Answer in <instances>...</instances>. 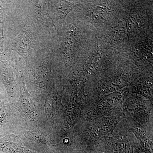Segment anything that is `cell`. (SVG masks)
<instances>
[{
	"label": "cell",
	"mask_w": 153,
	"mask_h": 153,
	"mask_svg": "<svg viewBox=\"0 0 153 153\" xmlns=\"http://www.w3.org/2000/svg\"><path fill=\"white\" fill-rule=\"evenodd\" d=\"M21 103L25 109L27 111L30 113H35V108L33 101L31 100L30 94L26 88V84L24 78H21Z\"/></svg>",
	"instance_id": "obj_2"
},
{
	"label": "cell",
	"mask_w": 153,
	"mask_h": 153,
	"mask_svg": "<svg viewBox=\"0 0 153 153\" xmlns=\"http://www.w3.org/2000/svg\"><path fill=\"white\" fill-rule=\"evenodd\" d=\"M4 44V35H3V24L0 22V49H3Z\"/></svg>",
	"instance_id": "obj_5"
},
{
	"label": "cell",
	"mask_w": 153,
	"mask_h": 153,
	"mask_svg": "<svg viewBox=\"0 0 153 153\" xmlns=\"http://www.w3.org/2000/svg\"><path fill=\"white\" fill-rule=\"evenodd\" d=\"M55 15L58 18L63 19L66 15L71 10L72 7L70 3L63 1H57L55 4Z\"/></svg>",
	"instance_id": "obj_4"
},
{
	"label": "cell",
	"mask_w": 153,
	"mask_h": 153,
	"mask_svg": "<svg viewBox=\"0 0 153 153\" xmlns=\"http://www.w3.org/2000/svg\"><path fill=\"white\" fill-rule=\"evenodd\" d=\"M31 46L30 36L27 32L23 31L14 38L11 44V49L25 59L30 55Z\"/></svg>",
	"instance_id": "obj_1"
},
{
	"label": "cell",
	"mask_w": 153,
	"mask_h": 153,
	"mask_svg": "<svg viewBox=\"0 0 153 153\" xmlns=\"http://www.w3.org/2000/svg\"><path fill=\"white\" fill-rule=\"evenodd\" d=\"M137 153H142L139 152H137Z\"/></svg>",
	"instance_id": "obj_6"
},
{
	"label": "cell",
	"mask_w": 153,
	"mask_h": 153,
	"mask_svg": "<svg viewBox=\"0 0 153 153\" xmlns=\"http://www.w3.org/2000/svg\"><path fill=\"white\" fill-rule=\"evenodd\" d=\"M1 70L5 83L11 92L13 87L14 80L10 66L8 63H3L1 66Z\"/></svg>",
	"instance_id": "obj_3"
}]
</instances>
